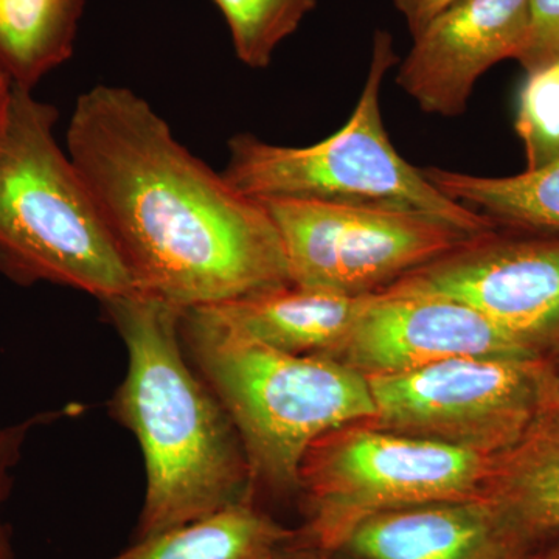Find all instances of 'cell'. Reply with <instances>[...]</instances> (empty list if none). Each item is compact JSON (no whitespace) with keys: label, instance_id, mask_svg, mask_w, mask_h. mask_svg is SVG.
<instances>
[{"label":"cell","instance_id":"cell-23","mask_svg":"<svg viewBox=\"0 0 559 559\" xmlns=\"http://www.w3.org/2000/svg\"><path fill=\"white\" fill-rule=\"evenodd\" d=\"M277 559H347V557L340 551H326L305 546V544L296 543L293 538L280 551Z\"/></svg>","mask_w":559,"mask_h":559},{"label":"cell","instance_id":"cell-26","mask_svg":"<svg viewBox=\"0 0 559 559\" xmlns=\"http://www.w3.org/2000/svg\"><path fill=\"white\" fill-rule=\"evenodd\" d=\"M551 364H554V371H555V382H557V392L559 396V356L555 359H550Z\"/></svg>","mask_w":559,"mask_h":559},{"label":"cell","instance_id":"cell-16","mask_svg":"<svg viewBox=\"0 0 559 559\" xmlns=\"http://www.w3.org/2000/svg\"><path fill=\"white\" fill-rule=\"evenodd\" d=\"M86 0H0V69L14 87L35 91L68 62Z\"/></svg>","mask_w":559,"mask_h":559},{"label":"cell","instance_id":"cell-25","mask_svg":"<svg viewBox=\"0 0 559 559\" xmlns=\"http://www.w3.org/2000/svg\"><path fill=\"white\" fill-rule=\"evenodd\" d=\"M525 559H559V538L554 540V543L544 540V543L536 547Z\"/></svg>","mask_w":559,"mask_h":559},{"label":"cell","instance_id":"cell-8","mask_svg":"<svg viewBox=\"0 0 559 559\" xmlns=\"http://www.w3.org/2000/svg\"><path fill=\"white\" fill-rule=\"evenodd\" d=\"M263 204L277 226L293 283L348 297L381 293L479 237L411 210L299 200Z\"/></svg>","mask_w":559,"mask_h":559},{"label":"cell","instance_id":"cell-11","mask_svg":"<svg viewBox=\"0 0 559 559\" xmlns=\"http://www.w3.org/2000/svg\"><path fill=\"white\" fill-rule=\"evenodd\" d=\"M530 0H457L414 36L396 83L426 114L457 117L474 86L503 60H518Z\"/></svg>","mask_w":559,"mask_h":559},{"label":"cell","instance_id":"cell-24","mask_svg":"<svg viewBox=\"0 0 559 559\" xmlns=\"http://www.w3.org/2000/svg\"><path fill=\"white\" fill-rule=\"evenodd\" d=\"M14 84L10 76L0 69V138L5 131L7 121H9L11 102H13Z\"/></svg>","mask_w":559,"mask_h":559},{"label":"cell","instance_id":"cell-19","mask_svg":"<svg viewBox=\"0 0 559 559\" xmlns=\"http://www.w3.org/2000/svg\"><path fill=\"white\" fill-rule=\"evenodd\" d=\"M514 130L524 145L527 170L559 157V58L527 73L518 100Z\"/></svg>","mask_w":559,"mask_h":559},{"label":"cell","instance_id":"cell-3","mask_svg":"<svg viewBox=\"0 0 559 559\" xmlns=\"http://www.w3.org/2000/svg\"><path fill=\"white\" fill-rule=\"evenodd\" d=\"M180 340L240 433L252 500L297 498L301 460L330 430L377 415L369 381L322 356L266 347L227 330L200 308L182 311Z\"/></svg>","mask_w":559,"mask_h":559},{"label":"cell","instance_id":"cell-9","mask_svg":"<svg viewBox=\"0 0 559 559\" xmlns=\"http://www.w3.org/2000/svg\"><path fill=\"white\" fill-rule=\"evenodd\" d=\"M384 290L460 301L536 355L559 356L558 237H516L495 229Z\"/></svg>","mask_w":559,"mask_h":559},{"label":"cell","instance_id":"cell-17","mask_svg":"<svg viewBox=\"0 0 559 559\" xmlns=\"http://www.w3.org/2000/svg\"><path fill=\"white\" fill-rule=\"evenodd\" d=\"M423 175L450 200L496 224L521 230L559 231V157L538 170L506 178L430 167Z\"/></svg>","mask_w":559,"mask_h":559},{"label":"cell","instance_id":"cell-12","mask_svg":"<svg viewBox=\"0 0 559 559\" xmlns=\"http://www.w3.org/2000/svg\"><path fill=\"white\" fill-rule=\"evenodd\" d=\"M544 540L484 495L384 511L337 551L352 559H525Z\"/></svg>","mask_w":559,"mask_h":559},{"label":"cell","instance_id":"cell-7","mask_svg":"<svg viewBox=\"0 0 559 559\" xmlns=\"http://www.w3.org/2000/svg\"><path fill=\"white\" fill-rule=\"evenodd\" d=\"M377 428L498 457L559 409L546 358H455L396 374L366 377Z\"/></svg>","mask_w":559,"mask_h":559},{"label":"cell","instance_id":"cell-20","mask_svg":"<svg viewBox=\"0 0 559 559\" xmlns=\"http://www.w3.org/2000/svg\"><path fill=\"white\" fill-rule=\"evenodd\" d=\"M75 407L61 409V412H44V414L33 415L24 421L14 423V425H0V559L14 558L13 544H11L10 530L2 520V509L5 506L13 489L14 469L20 463L22 450L25 441L40 425L53 421V419L64 417V415L75 412Z\"/></svg>","mask_w":559,"mask_h":559},{"label":"cell","instance_id":"cell-14","mask_svg":"<svg viewBox=\"0 0 559 559\" xmlns=\"http://www.w3.org/2000/svg\"><path fill=\"white\" fill-rule=\"evenodd\" d=\"M296 535L255 502H241L212 516L134 540L109 559H277Z\"/></svg>","mask_w":559,"mask_h":559},{"label":"cell","instance_id":"cell-1","mask_svg":"<svg viewBox=\"0 0 559 559\" xmlns=\"http://www.w3.org/2000/svg\"><path fill=\"white\" fill-rule=\"evenodd\" d=\"M66 150L138 296L186 311L293 283L263 202L198 159L130 87L81 94Z\"/></svg>","mask_w":559,"mask_h":559},{"label":"cell","instance_id":"cell-13","mask_svg":"<svg viewBox=\"0 0 559 559\" xmlns=\"http://www.w3.org/2000/svg\"><path fill=\"white\" fill-rule=\"evenodd\" d=\"M370 296L348 297L289 283L197 308L227 330L266 347L329 358L347 337Z\"/></svg>","mask_w":559,"mask_h":559},{"label":"cell","instance_id":"cell-2","mask_svg":"<svg viewBox=\"0 0 559 559\" xmlns=\"http://www.w3.org/2000/svg\"><path fill=\"white\" fill-rule=\"evenodd\" d=\"M102 305L130 359L109 412L134 433L145 462L134 540L253 502L240 433L183 349L182 311L138 294Z\"/></svg>","mask_w":559,"mask_h":559},{"label":"cell","instance_id":"cell-6","mask_svg":"<svg viewBox=\"0 0 559 559\" xmlns=\"http://www.w3.org/2000/svg\"><path fill=\"white\" fill-rule=\"evenodd\" d=\"M496 457L353 423L330 430L301 460L296 543L337 551L384 511L487 495Z\"/></svg>","mask_w":559,"mask_h":559},{"label":"cell","instance_id":"cell-22","mask_svg":"<svg viewBox=\"0 0 559 559\" xmlns=\"http://www.w3.org/2000/svg\"><path fill=\"white\" fill-rule=\"evenodd\" d=\"M457 0H393L396 10L403 14L412 38L417 36L433 17L451 7Z\"/></svg>","mask_w":559,"mask_h":559},{"label":"cell","instance_id":"cell-21","mask_svg":"<svg viewBox=\"0 0 559 559\" xmlns=\"http://www.w3.org/2000/svg\"><path fill=\"white\" fill-rule=\"evenodd\" d=\"M559 58V0H530L527 39L518 61L525 72Z\"/></svg>","mask_w":559,"mask_h":559},{"label":"cell","instance_id":"cell-15","mask_svg":"<svg viewBox=\"0 0 559 559\" xmlns=\"http://www.w3.org/2000/svg\"><path fill=\"white\" fill-rule=\"evenodd\" d=\"M487 495L539 539L559 536V409L496 457Z\"/></svg>","mask_w":559,"mask_h":559},{"label":"cell","instance_id":"cell-18","mask_svg":"<svg viewBox=\"0 0 559 559\" xmlns=\"http://www.w3.org/2000/svg\"><path fill=\"white\" fill-rule=\"evenodd\" d=\"M242 64L264 69L280 44L297 32L318 0H213Z\"/></svg>","mask_w":559,"mask_h":559},{"label":"cell","instance_id":"cell-4","mask_svg":"<svg viewBox=\"0 0 559 559\" xmlns=\"http://www.w3.org/2000/svg\"><path fill=\"white\" fill-rule=\"evenodd\" d=\"M58 109L14 87L0 138V274L81 290L102 301L134 283L79 168L62 150Z\"/></svg>","mask_w":559,"mask_h":559},{"label":"cell","instance_id":"cell-5","mask_svg":"<svg viewBox=\"0 0 559 559\" xmlns=\"http://www.w3.org/2000/svg\"><path fill=\"white\" fill-rule=\"evenodd\" d=\"M396 61L392 36L378 32L364 90L340 131L310 146H282L253 134L234 135L224 178L261 202L378 205L428 213L471 235L498 229L499 224L488 216L444 197L393 146L382 120L380 94Z\"/></svg>","mask_w":559,"mask_h":559},{"label":"cell","instance_id":"cell-10","mask_svg":"<svg viewBox=\"0 0 559 559\" xmlns=\"http://www.w3.org/2000/svg\"><path fill=\"white\" fill-rule=\"evenodd\" d=\"M329 358L364 377H378L455 358L543 356L468 305L443 297L381 290L371 294L347 337Z\"/></svg>","mask_w":559,"mask_h":559}]
</instances>
